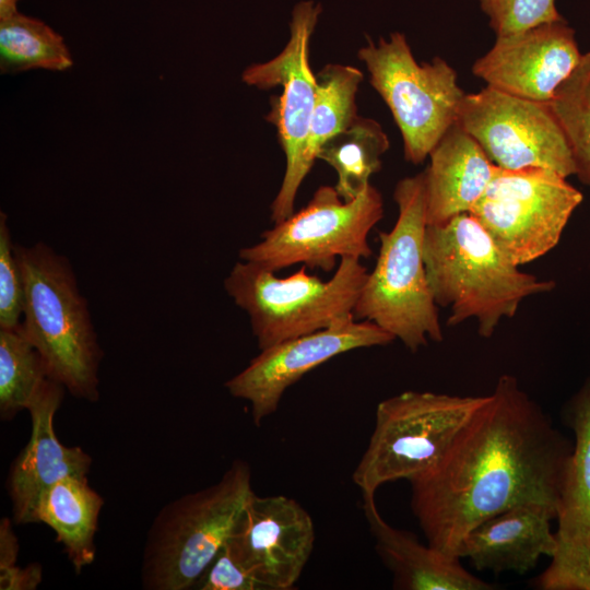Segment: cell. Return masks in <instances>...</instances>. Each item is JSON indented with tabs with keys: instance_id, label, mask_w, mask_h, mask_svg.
Segmentation results:
<instances>
[{
	"instance_id": "obj_1",
	"label": "cell",
	"mask_w": 590,
	"mask_h": 590,
	"mask_svg": "<svg viewBox=\"0 0 590 590\" xmlns=\"http://www.w3.org/2000/svg\"><path fill=\"white\" fill-rule=\"evenodd\" d=\"M574 444L512 375H502L441 461L410 481L427 543L460 558L467 534L517 505L557 517Z\"/></svg>"
},
{
	"instance_id": "obj_2",
	"label": "cell",
	"mask_w": 590,
	"mask_h": 590,
	"mask_svg": "<svg viewBox=\"0 0 590 590\" xmlns=\"http://www.w3.org/2000/svg\"><path fill=\"white\" fill-rule=\"evenodd\" d=\"M423 258L436 305L450 308L447 324L473 318L486 339L503 318L516 315L524 298L555 287L553 281L520 271L470 213L427 225Z\"/></svg>"
},
{
	"instance_id": "obj_3",
	"label": "cell",
	"mask_w": 590,
	"mask_h": 590,
	"mask_svg": "<svg viewBox=\"0 0 590 590\" xmlns=\"http://www.w3.org/2000/svg\"><path fill=\"white\" fill-rule=\"evenodd\" d=\"M13 250L24 287L23 332L50 379L73 397L97 401L103 351L70 261L44 241L14 243Z\"/></svg>"
},
{
	"instance_id": "obj_4",
	"label": "cell",
	"mask_w": 590,
	"mask_h": 590,
	"mask_svg": "<svg viewBox=\"0 0 590 590\" xmlns=\"http://www.w3.org/2000/svg\"><path fill=\"white\" fill-rule=\"evenodd\" d=\"M393 199L398 217L391 231L379 233L376 266L368 272L354 317L376 323L416 352L428 340L444 339L423 258L427 226L424 173L399 180Z\"/></svg>"
},
{
	"instance_id": "obj_5",
	"label": "cell",
	"mask_w": 590,
	"mask_h": 590,
	"mask_svg": "<svg viewBox=\"0 0 590 590\" xmlns=\"http://www.w3.org/2000/svg\"><path fill=\"white\" fill-rule=\"evenodd\" d=\"M252 495L250 467L236 460L215 484L163 506L145 539L143 589L187 590L197 585Z\"/></svg>"
},
{
	"instance_id": "obj_6",
	"label": "cell",
	"mask_w": 590,
	"mask_h": 590,
	"mask_svg": "<svg viewBox=\"0 0 590 590\" xmlns=\"http://www.w3.org/2000/svg\"><path fill=\"white\" fill-rule=\"evenodd\" d=\"M368 270L361 259L343 257L328 281L303 266L285 278L239 260L224 280L235 305L248 316L260 350L316 332L354 317Z\"/></svg>"
},
{
	"instance_id": "obj_7",
	"label": "cell",
	"mask_w": 590,
	"mask_h": 590,
	"mask_svg": "<svg viewBox=\"0 0 590 590\" xmlns=\"http://www.w3.org/2000/svg\"><path fill=\"white\" fill-rule=\"evenodd\" d=\"M404 391L378 403L374 432L353 473L362 494L401 479L411 481L436 467L486 401Z\"/></svg>"
},
{
	"instance_id": "obj_8",
	"label": "cell",
	"mask_w": 590,
	"mask_h": 590,
	"mask_svg": "<svg viewBox=\"0 0 590 590\" xmlns=\"http://www.w3.org/2000/svg\"><path fill=\"white\" fill-rule=\"evenodd\" d=\"M369 83L382 97L401 132L404 157L418 165L457 122L467 93L442 58L416 62L402 33H391L358 50Z\"/></svg>"
},
{
	"instance_id": "obj_9",
	"label": "cell",
	"mask_w": 590,
	"mask_h": 590,
	"mask_svg": "<svg viewBox=\"0 0 590 590\" xmlns=\"http://www.w3.org/2000/svg\"><path fill=\"white\" fill-rule=\"evenodd\" d=\"M382 216L384 200L371 184L349 202L334 187L321 186L303 209L263 232L260 241L241 248L238 256L274 272L297 263L329 272L337 258L371 256L368 234Z\"/></svg>"
},
{
	"instance_id": "obj_10",
	"label": "cell",
	"mask_w": 590,
	"mask_h": 590,
	"mask_svg": "<svg viewBox=\"0 0 590 590\" xmlns=\"http://www.w3.org/2000/svg\"><path fill=\"white\" fill-rule=\"evenodd\" d=\"M567 178L544 168L495 165L491 181L469 211L502 252L522 266L551 251L582 202Z\"/></svg>"
},
{
	"instance_id": "obj_11",
	"label": "cell",
	"mask_w": 590,
	"mask_h": 590,
	"mask_svg": "<svg viewBox=\"0 0 590 590\" xmlns=\"http://www.w3.org/2000/svg\"><path fill=\"white\" fill-rule=\"evenodd\" d=\"M321 5L302 1L294 7L291 36L283 50L267 62L247 67L241 80L268 90L282 86L267 119L275 127L286 157L285 174L272 204L271 220L282 222L294 213L298 189L309 173L305 154L317 94L316 74L309 64V43Z\"/></svg>"
},
{
	"instance_id": "obj_12",
	"label": "cell",
	"mask_w": 590,
	"mask_h": 590,
	"mask_svg": "<svg viewBox=\"0 0 590 590\" xmlns=\"http://www.w3.org/2000/svg\"><path fill=\"white\" fill-rule=\"evenodd\" d=\"M457 123L498 167L544 168L566 178L575 175L567 140L550 103L486 85L464 95Z\"/></svg>"
},
{
	"instance_id": "obj_13",
	"label": "cell",
	"mask_w": 590,
	"mask_h": 590,
	"mask_svg": "<svg viewBox=\"0 0 590 590\" xmlns=\"http://www.w3.org/2000/svg\"><path fill=\"white\" fill-rule=\"evenodd\" d=\"M392 334L376 323L350 318L264 350L225 382L228 392L251 405L257 426L278 410L285 390L324 362L352 350L387 345Z\"/></svg>"
},
{
	"instance_id": "obj_14",
	"label": "cell",
	"mask_w": 590,
	"mask_h": 590,
	"mask_svg": "<svg viewBox=\"0 0 590 590\" xmlns=\"http://www.w3.org/2000/svg\"><path fill=\"white\" fill-rule=\"evenodd\" d=\"M314 544L312 519L295 499L253 493L223 546L263 590H288Z\"/></svg>"
},
{
	"instance_id": "obj_15",
	"label": "cell",
	"mask_w": 590,
	"mask_h": 590,
	"mask_svg": "<svg viewBox=\"0 0 590 590\" xmlns=\"http://www.w3.org/2000/svg\"><path fill=\"white\" fill-rule=\"evenodd\" d=\"M564 414L575 442L557 509L556 548L533 586L541 590H590V376L568 401Z\"/></svg>"
},
{
	"instance_id": "obj_16",
	"label": "cell",
	"mask_w": 590,
	"mask_h": 590,
	"mask_svg": "<svg viewBox=\"0 0 590 590\" xmlns=\"http://www.w3.org/2000/svg\"><path fill=\"white\" fill-rule=\"evenodd\" d=\"M581 55L575 31L562 20L496 36L491 49L474 61L472 73L504 93L550 103Z\"/></svg>"
},
{
	"instance_id": "obj_17",
	"label": "cell",
	"mask_w": 590,
	"mask_h": 590,
	"mask_svg": "<svg viewBox=\"0 0 590 590\" xmlns=\"http://www.w3.org/2000/svg\"><path fill=\"white\" fill-rule=\"evenodd\" d=\"M64 387L48 378L27 411L32 432L25 447L13 461L7 482L15 524L33 523V512L42 493L68 476H86L92 457L81 447L62 444L54 428V418Z\"/></svg>"
},
{
	"instance_id": "obj_18",
	"label": "cell",
	"mask_w": 590,
	"mask_h": 590,
	"mask_svg": "<svg viewBox=\"0 0 590 590\" xmlns=\"http://www.w3.org/2000/svg\"><path fill=\"white\" fill-rule=\"evenodd\" d=\"M553 519L555 516L543 507L514 506L473 528L462 541L459 556L469 558L477 570L526 574L541 556H553Z\"/></svg>"
},
{
	"instance_id": "obj_19",
	"label": "cell",
	"mask_w": 590,
	"mask_h": 590,
	"mask_svg": "<svg viewBox=\"0 0 590 590\" xmlns=\"http://www.w3.org/2000/svg\"><path fill=\"white\" fill-rule=\"evenodd\" d=\"M363 495V510L376 551L401 590H492L494 585L472 575L460 558L417 541L411 532L391 527L380 516L375 495Z\"/></svg>"
},
{
	"instance_id": "obj_20",
	"label": "cell",
	"mask_w": 590,
	"mask_h": 590,
	"mask_svg": "<svg viewBox=\"0 0 590 590\" xmlns=\"http://www.w3.org/2000/svg\"><path fill=\"white\" fill-rule=\"evenodd\" d=\"M429 158L423 172L427 225L469 213L491 181L493 162L457 122L435 145Z\"/></svg>"
},
{
	"instance_id": "obj_21",
	"label": "cell",
	"mask_w": 590,
	"mask_h": 590,
	"mask_svg": "<svg viewBox=\"0 0 590 590\" xmlns=\"http://www.w3.org/2000/svg\"><path fill=\"white\" fill-rule=\"evenodd\" d=\"M103 505V497L88 485L86 476H68L46 488L35 506L33 523L54 530L78 575L95 559Z\"/></svg>"
},
{
	"instance_id": "obj_22",
	"label": "cell",
	"mask_w": 590,
	"mask_h": 590,
	"mask_svg": "<svg viewBox=\"0 0 590 590\" xmlns=\"http://www.w3.org/2000/svg\"><path fill=\"white\" fill-rule=\"evenodd\" d=\"M389 139L374 119L356 116L351 125L327 140L317 158L337 173L334 186L345 202L356 199L370 185V177L381 168V156L389 149Z\"/></svg>"
},
{
	"instance_id": "obj_23",
	"label": "cell",
	"mask_w": 590,
	"mask_h": 590,
	"mask_svg": "<svg viewBox=\"0 0 590 590\" xmlns=\"http://www.w3.org/2000/svg\"><path fill=\"white\" fill-rule=\"evenodd\" d=\"M316 81L317 94L305 154L309 169L321 145L347 128L357 116L356 94L363 72L352 66L329 63L316 74Z\"/></svg>"
},
{
	"instance_id": "obj_24",
	"label": "cell",
	"mask_w": 590,
	"mask_h": 590,
	"mask_svg": "<svg viewBox=\"0 0 590 590\" xmlns=\"http://www.w3.org/2000/svg\"><path fill=\"white\" fill-rule=\"evenodd\" d=\"M73 64L63 38L44 22L21 13L0 20V69L63 71Z\"/></svg>"
},
{
	"instance_id": "obj_25",
	"label": "cell",
	"mask_w": 590,
	"mask_h": 590,
	"mask_svg": "<svg viewBox=\"0 0 590 590\" xmlns=\"http://www.w3.org/2000/svg\"><path fill=\"white\" fill-rule=\"evenodd\" d=\"M45 363L21 328H0V416L27 410L48 379Z\"/></svg>"
},
{
	"instance_id": "obj_26",
	"label": "cell",
	"mask_w": 590,
	"mask_h": 590,
	"mask_svg": "<svg viewBox=\"0 0 590 590\" xmlns=\"http://www.w3.org/2000/svg\"><path fill=\"white\" fill-rule=\"evenodd\" d=\"M550 105L567 140L575 175L590 186V51L581 55Z\"/></svg>"
},
{
	"instance_id": "obj_27",
	"label": "cell",
	"mask_w": 590,
	"mask_h": 590,
	"mask_svg": "<svg viewBox=\"0 0 590 590\" xmlns=\"http://www.w3.org/2000/svg\"><path fill=\"white\" fill-rule=\"evenodd\" d=\"M480 7L496 36L564 20L555 0H480Z\"/></svg>"
},
{
	"instance_id": "obj_28",
	"label": "cell",
	"mask_w": 590,
	"mask_h": 590,
	"mask_svg": "<svg viewBox=\"0 0 590 590\" xmlns=\"http://www.w3.org/2000/svg\"><path fill=\"white\" fill-rule=\"evenodd\" d=\"M7 214L0 213V328H16L23 316L24 287Z\"/></svg>"
},
{
	"instance_id": "obj_29",
	"label": "cell",
	"mask_w": 590,
	"mask_h": 590,
	"mask_svg": "<svg viewBox=\"0 0 590 590\" xmlns=\"http://www.w3.org/2000/svg\"><path fill=\"white\" fill-rule=\"evenodd\" d=\"M201 590H263L256 578L223 546L197 582Z\"/></svg>"
},
{
	"instance_id": "obj_30",
	"label": "cell",
	"mask_w": 590,
	"mask_h": 590,
	"mask_svg": "<svg viewBox=\"0 0 590 590\" xmlns=\"http://www.w3.org/2000/svg\"><path fill=\"white\" fill-rule=\"evenodd\" d=\"M42 567L31 564L26 567H14L0 571L1 590H34L42 581Z\"/></svg>"
},
{
	"instance_id": "obj_31",
	"label": "cell",
	"mask_w": 590,
	"mask_h": 590,
	"mask_svg": "<svg viewBox=\"0 0 590 590\" xmlns=\"http://www.w3.org/2000/svg\"><path fill=\"white\" fill-rule=\"evenodd\" d=\"M12 523L9 518H3L0 522V571L16 565L19 543Z\"/></svg>"
},
{
	"instance_id": "obj_32",
	"label": "cell",
	"mask_w": 590,
	"mask_h": 590,
	"mask_svg": "<svg viewBox=\"0 0 590 590\" xmlns=\"http://www.w3.org/2000/svg\"><path fill=\"white\" fill-rule=\"evenodd\" d=\"M19 0H0V20L9 19L17 12L16 3Z\"/></svg>"
}]
</instances>
